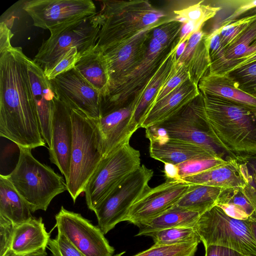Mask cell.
<instances>
[{
    "label": "cell",
    "instance_id": "cell-8",
    "mask_svg": "<svg viewBox=\"0 0 256 256\" xmlns=\"http://www.w3.org/2000/svg\"><path fill=\"white\" fill-rule=\"evenodd\" d=\"M173 44L162 46L152 38L142 60L116 80L109 88L108 94L102 98L100 118L129 104L154 76Z\"/></svg>",
    "mask_w": 256,
    "mask_h": 256
},
{
    "label": "cell",
    "instance_id": "cell-15",
    "mask_svg": "<svg viewBox=\"0 0 256 256\" xmlns=\"http://www.w3.org/2000/svg\"><path fill=\"white\" fill-rule=\"evenodd\" d=\"M189 186L180 179L166 180L156 187H150L130 207L124 221L136 225L158 216L175 204Z\"/></svg>",
    "mask_w": 256,
    "mask_h": 256
},
{
    "label": "cell",
    "instance_id": "cell-2",
    "mask_svg": "<svg viewBox=\"0 0 256 256\" xmlns=\"http://www.w3.org/2000/svg\"><path fill=\"white\" fill-rule=\"evenodd\" d=\"M202 94L206 119L216 143L239 162L256 158V107Z\"/></svg>",
    "mask_w": 256,
    "mask_h": 256
},
{
    "label": "cell",
    "instance_id": "cell-14",
    "mask_svg": "<svg viewBox=\"0 0 256 256\" xmlns=\"http://www.w3.org/2000/svg\"><path fill=\"white\" fill-rule=\"evenodd\" d=\"M56 98L90 118L100 116L101 94L73 68L50 80Z\"/></svg>",
    "mask_w": 256,
    "mask_h": 256
},
{
    "label": "cell",
    "instance_id": "cell-39",
    "mask_svg": "<svg viewBox=\"0 0 256 256\" xmlns=\"http://www.w3.org/2000/svg\"><path fill=\"white\" fill-rule=\"evenodd\" d=\"M240 168L246 180L240 190L256 210V158L240 162Z\"/></svg>",
    "mask_w": 256,
    "mask_h": 256
},
{
    "label": "cell",
    "instance_id": "cell-43",
    "mask_svg": "<svg viewBox=\"0 0 256 256\" xmlns=\"http://www.w3.org/2000/svg\"><path fill=\"white\" fill-rule=\"evenodd\" d=\"M16 226L0 216V256H11L10 244Z\"/></svg>",
    "mask_w": 256,
    "mask_h": 256
},
{
    "label": "cell",
    "instance_id": "cell-48",
    "mask_svg": "<svg viewBox=\"0 0 256 256\" xmlns=\"http://www.w3.org/2000/svg\"><path fill=\"white\" fill-rule=\"evenodd\" d=\"M204 256H244L233 250L216 245L204 246Z\"/></svg>",
    "mask_w": 256,
    "mask_h": 256
},
{
    "label": "cell",
    "instance_id": "cell-9",
    "mask_svg": "<svg viewBox=\"0 0 256 256\" xmlns=\"http://www.w3.org/2000/svg\"><path fill=\"white\" fill-rule=\"evenodd\" d=\"M100 28L97 12L50 33V38L42 42L33 60L45 72L71 48H77L82 54L95 46Z\"/></svg>",
    "mask_w": 256,
    "mask_h": 256
},
{
    "label": "cell",
    "instance_id": "cell-31",
    "mask_svg": "<svg viewBox=\"0 0 256 256\" xmlns=\"http://www.w3.org/2000/svg\"><path fill=\"white\" fill-rule=\"evenodd\" d=\"M203 2L200 1L186 8L174 10L176 16L173 19L182 24H193L196 31L202 29L204 24L214 17L221 8L220 6L203 4Z\"/></svg>",
    "mask_w": 256,
    "mask_h": 256
},
{
    "label": "cell",
    "instance_id": "cell-30",
    "mask_svg": "<svg viewBox=\"0 0 256 256\" xmlns=\"http://www.w3.org/2000/svg\"><path fill=\"white\" fill-rule=\"evenodd\" d=\"M144 236L152 238L154 244L170 246L201 242L194 227L184 226L164 229L148 233Z\"/></svg>",
    "mask_w": 256,
    "mask_h": 256
},
{
    "label": "cell",
    "instance_id": "cell-24",
    "mask_svg": "<svg viewBox=\"0 0 256 256\" xmlns=\"http://www.w3.org/2000/svg\"><path fill=\"white\" fill-rule=\"evenodd\" d=\"M180 180L189 184H200L222 188H242L246 184L240 162L232 158L224 164L182 178Z\"/></svg>",
    "mask_w": 256,
    "mask_h": 256
},
{
    "label": "cell",
    "instance_id": "cell-46",
    "mask_svg": "<svg viewBox=\"0 0 256 256\" xmlns=\"http://www.w3.org/2000/svg\"><path fill=\"white\" fill-rule=\"evenodd\" d=\"M205 34L206 32L202 28L193 33L188 40L184 53L179 59L176 60L187 64Z\"/></svg>",
    "mask_w": 256,
    "mask_h": 256
},
{
    "label": "cell",
    "instance_id": "cell-3",
    "mask_svg": "<svg viewBox=\"0 0 256 256\" xmlns=\"http://www.w3.org/2000/svg\"><path fill=\"white\" fill-rule=\"evenodd\" d=\"M94 48L102 52L129 39L166 16L148 0H102Z\"/></svg>",
    "mask_w": 256,
    "mask_h": 256
},
{
    "label": "cell",
    "instance_id": "cell-18",
    "mask_svg": "<svg viewBox=\"0 0 256 256\" xmlns=\"http://www.w3.org/2000/svg\"><path fill=\"white\" fill-rule=\"evenodd\" d=\"M134 108V104L131 101L124 107L94 119L99 132L103 158L130 142L132 135L139 128L133 119Z\"/></svg>",
    "mask_w": 256,
    "mask_h": 256
},
{
    "label": "cell",
    "instance_id": "cell-55",
    "mask_svg": "<svg viewBox=\"0 0 256 256\" xmlns=\"http://www.w3.org/2000/svg\"><path fill=\"white\" fill-rule=\"evenodd\" d=\"M251 46L252 47H256V40L252 42Z\"/></svg>",
    "mask_w": 256,
    "mask_h": 256
},
{
    "label": "cell",
    "instance_id": "cell-37",
    "mask_svg": "<svg viewBox=\"0 0 256 256\" xmlns=\"http://www.w3.org/2000/svg\"><path fill=\"white\" fill-rule=\"evenodd\" d=\"M228 160L217 156L196 158L186 161L176 166L180 179L182 178L198 174L224 164Z\"/></svg>",
    "mask_w": 256,
    "mask_h": 256
},
{
    "label": "cell",
    "instance_id": "cell-7",
    "mask_svg": "<svg viewBox=\"0 0 256 256\" xmlns=\"http://www.w3.org/2000/svg\"><path fill=\"white\" fill-rule=\"evenodd\" d=\"M140 151L130 142L104 156L84 190L86 202L91 210L102 203L116 188L140 165Z\"/></svg>",
    "mask_w": 256,
    "mask_h": 256
},
{
    "label": "cell",
    "instance_id": "cell-21",
    "mask_svg": "<svg viewBox=\"0 0 256 256\" xmlns=\"http://www.w3.org/2000/svg\"><path fill=\"white\" fill-rule=\"evenodd\" d=\"M149 140L150 156L164 164L177 165L194 159L220 157L200 146L168 136L152 138Z\"/></svg>",
    "mask_w": 256,
    "mask_h": 256
},
{
    "label": "cell",
    "instance_id": "cell-13",
    "mask_svg": "<svg viewBox=\"0 0 256 256\" xmlns=\"http://www.w3.org/2000/svg\"><path fill=\"white\" fill-rule=\"evenodd\" d=\"M55 220L58 232L64 234L86 256H114V249L100 228L81 214L62 206Z\"/></svg>",
    "mask_w": 256,
    "mask_h": 256
},
{
    "label": "cell",
    "instance_id": "cell-49",
    "mask_svg": "<svg viewBox=\"0 0 256 256\" xmlns=\"http://www.w3.org/2000/svg\"><path fill=\"white\" fill-rule=\"evenodd\" d=\"M13 34L8 24L4 21L0 23V50L12 46L10 40Z\"/></svg>",
    "mask_w": 256,
    "mask_h": 256
},
{
    "label": "cell",
    "instance_id": "cell-20",
    "mask_svg": "<svg viewBox=\"0 0 256 256\" xmlns=\"http://www.w3.org/2000/svg\"><path fill=\"white\" fill-rule=\"evenodd\" d=\"M200 94L198 84L188 80L152 106L142 120L140 128H146L164 122Z\"/></svg>",
    "mask_w": 256,
    "mask_h": 256
},
{
    "label": "cell",
    "instance_id": "cell-42",
    "mask_svg": "<svg viewBox=\"0 0 256 256\" xmlns=\"http://www.w3.org/2000/svg\"><path fill=\"white\" fill-rule=\"evenodd\" d=\"M48 247L52 256H86L64 234L58 232L54 238H50Z\"/></svg>",
    "mask_w": 256,
    "mask_h": 256
},
{
    "label": "cell",
    "instance_id": "cell-22",
    "mask_svg": "<svg viewBox=\"0 0 256 256\" xmlns=\"http://www.w3.org/2000/svg\"><path fill=\"white\" fill-rule=\"evenodd\" d=\"M50 238L42 218L32 216L16 226L10 244L11 256H26L45 252Z\"/></svg>",
    "mask_w": 256,
    "mask_h": 256
},
{
    "label": "cell",
    "instance_id": "cell-35",
    "mask_svg": "<svg viewBox=\"0 0 256 256\" xmlns=\"http://www.w3.org/2000/svg\"><path fill=\"white\" fill-rule=\"evenodd\" d=\"M190 79V74L188 65L184 62L176 60L166 80L158 92L148 110L154 104L162 99L181 84Z\"/></svg>",
    "mask_w": 256,
    "mask_h": 256
},
{
    "label": "cell",
    "instance_id": "cell-41",
    "mask_svg": "<svg viewBox=\"0 0 256 256\" xmlns=\"http://www.w3.org/2000/svg\"><path fill=\"white\" fill-rule=\"evenodd\" d=\"M80 55L77 48H70L50 69L44 72V74L48 80H51L58 75L74 68Z\"/></svg>",
    "mask_w": 256,
    "mask_h": 256
},
{
    "label": "cell",
    "instance_id": "cell-29",
    "mask_svg": "<svg viewBox=\"0 0 256 256\" xmlns=\"http://www.w3.org/2000/svg\"><path fill=\"white\" fill-rule=\"evenodd\" d=\"M224 188L200 184H190L184 195L174 205L204 213L216 205Z\"/></svg>",
    "mask_w": 256,
    "mask_h": 256
},
{
    "label": "cell",
    "instance_id": "cell-1",
    "mask_svg": "<svg viewBox=\"0 0 256 256\" xmlns=\"http://www.w3.org/2000/svg\"><path fill=\"white\" fill-rule=\"evenodd\" d=\"M21 47L0 50V136L18 147L46 146Z\"/></svg>",
    "mask_w": 256,
    "mask_h": 256
},
{
    "label": "cell",
    "instance_id": "cell-27",
    "mask_svg": "<svg viewBox=\"0 0 256 256\" xmlns=\"http://www.w3.org/2000/svg\"><path fill=\"white\" fill-rule=\"evenodd\" d=\"M198 88L202 94L220 96L256 107V97L238 88L225 74L206 72L200 80Z\"/></svg>",
    "mask_w": 256,
    "mask_h": 256
},
{
    "label": "cell",
    "instance_id": "cell-52",
    "mask_svg": "<svg viewBox=\"0 0 256 256\" xmlns=\"http://www.w3.org/2000/svg\"><path fill=\"white\" fill-rule=\"evenodd\" d=\"M250 225L254 238L256 242V210L248 219Z\"/></svg>",
    "mask_w": 256,
    "mask_h": 256
},
{
    "label": "cell",
    "instance_id": "cell-19",
    "mask_svg": "<svg viewBox=\"0 0 256 256\" xmlns=\"http://www.w3.org/2000/svg\"><path fill=\"white\" fill-rule=\"evenodd\" d=\"M28 70L41 134L50 148L52 146V120L56 95L42 68L29 58Z\"/></svg>",
    "mask_w": 256,
    "mask_h": 256
},
{
    "label": "cell",
    "instance_id": "cell-34",
    "mask_svg": "<svg viewBox=\"0 0 256 256\" xmlns=\"http://www.w3.org/2000/svg\"><path fill=\"white\" fill-rule=\"evenodd\" d=\"M198 243H185L170 246L154 244L148 249L133 256H194L198 249ZM122 252L114 256H122Z\"/></svg>",
    "mask_w": 256,
    "mask_h": 256
},
{
    "label": "cell",
    "instance_id": "cell-26",
    "mask_svg": "<svg viewBox=\"0 0 256 256\" xmlns=\"http://www.w3.org/2000/svg\"><path fill=\"white\" fill-rule=\"evenodd\" d=\"M202 213L172 206L158 216L137 223L139 228L136 236L177 227H194Z\"/></svg>",
    "mask_w": 256,
    "mask_h": 256
},
{
    "label": "cell",
    "instance_id": "cell-5",
    "mask_svg": "<svg viewBox=\"0 0 256 256\" xmlns=\"http://www.w3.org/2000/svg\"><path fill=\"white\" fill-rule=\"evenodd\" d=\"M72 142L67 190L74 203L103 158L97 125L94 118L71 109Z\"/></svg>",
    "mask_w": 256,
    "mask_h": 256
},
{
    "label": "cell",
    "instance_id": "cell-12",
    "mask_svg": "<svg viewBox=\"0 0 256 256\" xmlns=\"http://www.w3.org/2000/svg\"><path fill=\"white\" fill-rule=\"evenodd\" d=\"M23 10L34 26L50 33L97 14L91 0H31L24 2Z\"/></svg>",
    "mask_w": 256,
    "mask_h": 256
},
{
    "label": "cell",
    "instance_id": "cell-50",
    "mask_svg": "<svg viewBox=\"0 0 256 256\" xmlns=\"http://www.w3.org/2000/svg\"><path fill=\"white\" fill-rule=\"evenodd\" d=\"M196 31L193 24L190 22L182 24L178 44H180L184 41L188 40L192 34Z\"/></svg>",
    "mask_w": 256,
    "mask_h": 256
},
{
    "label": "cell",
    "instance_id": "cell-44",
    "mask_svg": "<svg viewBox=\"0 0 256 256\" xmlns=\"http://www.w3.org/2000/svg\"><path fill=\"white\" fill-rule=\"evenodd\" d=\"M249 25L234 22L218 28L222 44L225 50L237 40Z\"/></svg>",
    "mask_w": 256,
    "mask_h": 256
},
{
    "label": "cell",
    "instance_id": "cell-4",
    "mask_svg": "<svg viewBox=\"0 0 256 256\" xmlns=\"http://www.w3.org/2000/svg\"><path fill=\"white\" fill-rule=\"evenodd\" d=\"M18 148L16 166L5 176L32 212L46 211L54 197L67 190L66 180L50 166L36 160L31 149Z\"/></svg>",
    "mask_w": 256,
    "mask_h": 256
},
{
    "label": "cell",
    "instance_id": "cell-45",
    "mask_svg": "<svg viewBox=\"0 0 256 256\" xmlns=\"http://www.w3.org/2000/svg\"><path fill=\"white\" fill-rule=\"evenodd\" d=\"M233 8L232 13L222 22L220 28L228 25L238 19L244 14L256 8V0L226 1Z\"/></svg>",
    "mask_w": 256,
    "mask_h": 256
},
{
    "label": "cell",
    "instance_id": "cell-36",
    "mask_svg": "<svg viewBox=\"0 0 256 256\" xmlns=\"http://www.w3.org/2000/svg\"><path fill=\"white\" fill-rule=\"evenodd\" d=\"M222 73L230 77L238 88L256 97V61L234 70Z\"/></svg>",
    "mask_w": 256,
    "mask_h": 256
},
{
    "label": "cell",
    "instance_id": "cell-17",
    "mask_svg": "<svg viewBox=\"0 0 256 256\" xmlns=\"http://www.w3.org/2000/svg\"><path fill=\"white\" fill-rule=\"evenodd\" d=\"M72 142L71 108L56 96L52 120V146L48 150L50 162L58 168L66 182L69 176Z\"/></svg>",
    "mask_w": 256,
    "mask_h": 256
},
{
    "label": "cell",
    "instance_id": "cell-6",
    "mask_svg": "<svg viewBox=\"0 0 256 256\" xmlns=\"http://www.w3.org/2000/svg\"><path fill=\"white\" fill-rule=\"evenodd\" d=\"M194 228L204 246H219L244 256H256V242L248 220L232 218L217 206L202 213Z\"/></svg>",
    "mask_w": 256,
    "mask_h": 256
},
{
    "label": "cell",
    "instance_id": "cell-32",
    "mask_svg": "<svg viewBox=\"0 0 256 256\" xmlns=\"http://www.w3.org/2000/svg\"><path fill=\"white\" fill-rule=\"evenodd\" d=\"M210 38L206 33L187 64L190 80L198 84L211 65L209 45Z\"/></svg>",
    "mask_w": 256,
    "mask_h": 256
},
{
    "label": "cell",
    "instance_id": "cell-51",
    "mask_svg": "<svg viewBox=\"0 0 256 256\" xmlns=\"http://www.w3.org/2000/svg\"><path fill=\"white\" fill-rule=\"evenodd\" d=\"M164 164V173L166 180H180L176 165L168 163Z\"/></svg>",
    "mask_w": 256,
    "mask_h": 256
},
{
    "label": "cell",
    "instance_id": "cell-38",
    "mask_svg": "<svg viewBox=\"0 0 256 256\" xmlns=\"http://www.w3.org/2000/svg\"><path fill=\"white\" fill-rule=\"evenodd\" d=\"M182 24L173 18L166 20L162 24L154 28L152 38L162 46L170 47L179 39Z\"/></svg>",
    "mask_w": 256,
    "mask_h": 256
},
{
    "label": "cell",
    "instance_id": "cell-16",
    "mask_svg": "<svg viewBox=\"0 0 256 256\" xmlns=\"http://www.w3.org/2000/svg\"><path fill=\"white\" fill-rule=\"evenodd\" d=\"M165 20L148 26L133 37L102 52L109 77L108 90L116 80L142 60L148 51L153 30Z\"/></svg>",
    "mask_w": 256,
    "mask_h": 256
},
{
    "label": "cell",
    "instance_id": "cell-28",
    "mask_svg": "<svg viewBox=\"0 0 256 256\" xmlns=\"http://www.w3.org/2000/svg\"><path fill=\"white\" fill-rule=\"evenodd\" d=\"M0 216L16 226L32 217L26 202L2 174L0 175Z\"/></svg>",
    "mask_w": 256,
    "mask_h": 256
},
{
    "label": "cell",
    "instance_id": "cell-25",
    "mask_svg": "<svg viewBox=\"0 0 256 256\" xmlns=\"http://www.w3.org/2000/svg\"><path fill=\"white\" fill-rule=\"evenodd\" d=\"M74 68L102 98L108 95L109 77L102 52L94 47L88 50L80 55Z\"/></svg>",
    "mask_w": 256,
    "mask_h": 256
},
{
    "label": "cell",
    "instance_id": "cell-53",
    "mask_svg": "<svg viewBox=\"0 0 256 256\" xmlns=\"http://www.w3.org/2000/svg\"><path fill=\"white\" fill-rule=\"evenodd\" d=\"M188 41V40L184 41L180 44H178V47L176 50V60L179 59L184 53L187 46Z\"/></svg>",
    "mask_w": 256,
    "mask_h": 256
},
{
    "label": "cell",
    "instance_id": "cell-10",
    "mask_svg": "<svg viewBox=\"0 0 256 256\" xmlns=\"http://www.w3.org/2000/svg\"><path fill=\"white\" fill-rule=\"evenodd\" d=\"M154 171L144 164L126 176L94 210L106 234L124 221L132 205L149 188Z\"/></svg>",
    "mask_w": 256,
    "mask_h": 256
},
{
    "label": "cell",
    "instance_id": "cell-33",
    "mask_svg": "<svg viewBox=\"0 0 256 256\" xmlns=\"http://www.w3.org/2000/svg\"><path fill=\"white\" fill-rule=\"evenodd\" d=\"M256 40V21L250 24L237 40L225 50V57L228 62L226 66L235 60L256 52V47L251 46Z\"/></svg>",
    "mask_w": 256,
    "mask_h": 256
},
{
    "label": "cell",
    "instance_id": "cell-40",
    "mask_svg": "<svg viewBox=\"0 0 256 256\" xmlns=\"http://www.w3.org/2000/svg\"><path fill=\"white\" fill-rule=\"evenodd\" d=\"M222 204H232L241 208L249 217L256 212L255 208L244 196L240 188H224L218 200L216 205Z\"/></svg>",
    "mask_w": 256,
    "mask_h": 256
},
{
    "label": "cell",
    "instance_id": "cell-23",
    "mask_svg": "<svg viewBox=\"0 0 256 256\" xmlns=\"http://www.w3.org/2000/svg\"><path fill=\"white\" fill-rule=\"evenodd\" d=\"M177 40L148 84L132 100L134 105L133 119L140 128L144 116L166 80L176 59Z\"/></svg>",
    "mask_w": 256,
    "mask_h": 256
},
{
    "label": "cell",
    "instance_id": "cell-47",
    "mask_svg": "<svg viewBox=\"0 0 256 256\" xmlns=\"http://www.w3.org/2000/svg\"><path fill=\"white\" fill-rule=\"evenodd\" d=\"M230 217L238 220H247L249 216L241 208L232 204H222L216 205Z\"/></svg>",
    "mask_w": 256,
    "mask_h": 256
},
{
    "label": "cell",
    "instance_id": "cell-54",
    "mask_svg": "<svg viewBox=\"0 0 256 256\" xmlns=\"http://www.w3.org/2000/svg\"><path fill=\"white\" fill-rule=\"evenodd\" d=\"M26 256H48L46 251L29 254Z\"/></svg>",
    "mask_w": 256,
    "mask_h": 256
},
{
    "label": "cell",
    "instance_id": "cell-11",
    "mask_svg": "<svg viewBox=\"0 0 256 256\" xmlns=\"http://www.w3.org/2000/svg\"><path fill=\"white\" fill-rule=\"evenodd\" d=\"M154 126L162 128L170 138L200 146L225 160L232 158L210 135L201 93L172 116Z\"/></svg>",
    "mask_w": 256,
    "mask_h": 256
}]
</instances>
